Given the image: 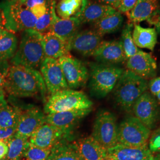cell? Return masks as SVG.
Instances as JSON below:
<instances>
[{
  "label": "cell",
  "instance_id": "9c48e42d",
  "mask_svg": "<svg viewBox=\"0 0 160 160\" xmlns=\"http://www.w3.org/2000/svg\"><path fill=\"white\" fill-rule=\"evenodd\" d=\"M132 110L135 117L149 129H154L160 120V106L154 96L148 92H143L138 98Z\"/></svg>",
  "mask_w": 160,
  "mask_h": 160
},
{
  "label": "cell",
  "instance_id": "f35d334b",
  "mask_svg": "<svg viewBox=\"0 0 160 160\" xmlns=\"http://www.w3.org/2000/svg\"><path fill=\"white\" fill-rule=\"evenodd\" d=\"M138 0H121L118 11L121 13L126 14L135 6Z\"/></svg>",
  "mask_w": 160,
  "mask_h": 160
},
{
  "label": "cell",
  "instance_id": "9a60e30c",
  "mask_svg": "<svg viewBox=\"0 0 160 160\" xmlns=\"http://www.w3.org/2000/svg\"><path fill=\"white\" fill-rule=\"evenodd\" d=\"M92 57L98 63L116 66L127 60L120 40H103Z\"/></svg>",
  "mask_w": 160,
  "mask_h": 160
},
{
  "label": "cell",
  "instance_id": "bcb514c9",
  "mask_svg": "<svg viewBox=\"0 0 160 160\" xmlns=\"http://www.w3.org/2000/svg\"><path fill=\"white\" fill-rule=\"evenodd\" d=\"M156 97L157 98V100H158V103H160V92H159L157 94Z\"/></svg>",
  "mask_w": 160,
  "mask_h": 160
},
{
  "label": "cell",
  "instance_id": "f546056e",
  "mask_svg": "<svg viewBox=\"0 0 160 160\" xmlns=\"http://www.w3.org/2000/svg\"><path fill=\"white\" fill-rule=\"evenodd\" d=\"M83 0H59L56 4V12L58 16L62 18L74 17L82 5Z\"/></svg>",
  "mask_w": 160,
  "mask_h": 160
},
{
  "label": "cell",
  "instance_id": "7a4b0ae2",
  "mask_svg": "<svg viewBox=\"0 0 160 160\" xmlns=\"http://www.w3.org/2000/svg\"><path fill=\"white\" fill-rule=\"evenodd\" d=\"M147 80L129 69L124 71L114 87L116 105L126 113L131 112L136 101L148 89Z\"/></svg>",
  "mask_w": 160,
  "mask_h": 160
},
{
  "label": "cell",
  "instance_id": "74e56055",
  "mask_svg": "<svg viewBox=\"0 0 160 160\" xmlns=\"http://www.w3.org/2000/svg\"><path fill=\"white\" fill-rule=\"evenodd\" d=\"M52 1V0H22L18 2H20L22 6L30 10L32 7L38 5L49 4L51 3Z\"/></svg>",
  "mask_w": 160,
  "mask_h": 160
},
{
  "label": "cell",
  "instance_id": "e0dca14e",
  "mask_svg": "<svg viewBox=\"0 0 160 160\" xmlns=\"http://www.w3.org/2000/svg\"><path fill=\"white\" fill-rule=\"evenodd\" d=\"M127 69L145 80L154 78L157 75L156 61L151 54L139 50L126 60Z\"/></svg>",
  "mask_w": 160,
  "mask_h": 160
},
{
  "label": "cell",
  "instance_id": "ba28073f",
  "mask_svg": "<svg viewBox=\"0 0 160 160\" xmlns=\"http://www.w3.org/2000/svg\"><path fill=\"white\" fill-rule=\"evenodd\" d=\"M118 132L115 115L108 110L99 111L94 122L92 137L108 150L118 144Z\"/></svg>",
  "mask_w": 160,
  "mask_h": 160
},
{
  "label": "cell",
  "instance_id": "ffe728a7",
  "mask_svg": "<svg viewBox=\"0 0 160 160\" xmlns=\"http://www.w3.org/2000/svg\"><path fill=\"white\" fill-rule=\"evenodd\" d=\"M116 11V9L110 6L92 2L89 0H83L80 12L75 16L80 20L81 24H93Z\"/></svg>",
  "mask_w": 160,
  "mask_h": 160
},
{
  "label": "cell",
  "instance_id": "8d00e7d4",
  "mask_svg": "<svg viewBox=\"0 0 160 160\" xmlns=\"http://www.w3.org/2000/svg\"><path fill=\"white\" fill-rule=\"evenodd\" d=\"M52 3V2H51ZM51 3L49 4H42V5H38L32 7L30 9L31 12L33 14L35 17L38 18L42 17L46 14L49 8L51 5Z\"/></svg>",
  "mask_w": 160,
  "mask_h": 160
},
{
  "label": "cell",
  "instance_id": "52a82bcc",
  "mask_svg": "<svg viewBox=\"0 0 160 160\" xmlns=\"http://www.w3.org/2000/svg\"><path fill=\"white\" fill-rule=\"evenodd\" d=\"M150 129L135 116H128L118 126V143L130 147L148 145Z\"/></svg>",
  "mask_w": 160,
  "mask_h": 160
},
{
  "label": "cell",
  "instance_id": "ac0fdd59",
  "mask_svg": "<svg viewBox=\"0 0 160 160\" xmlns=\"http://www.w3.org/2000/svg\"><path fill=\"white\" fill-rule=\"evenodd\" d=\"M91 111L92 109L78 110L47 114L45 122L71 135L75 127Z\"/></svg>",
  "mask_w": 160,
  "mask_h": 160
},
{
  "label": "cell",
  "instance_id": "f1b7e54d",
  "mask_svg": "<svg viewBox=\"0 0 160 160\" xmlns=\"http://www.w3.org/2000/svg\"><path fill=\"white\" fill-rule=\"evenodd\" d=\"M18 40L14 33L6 29L0 32V60L12 59L17 51Z\"/></svg>",
  "mask_w": 160,
  "mask_h": 160
},
{
  "label": "cell",
  "instance_id": "d6986e66",
  "mask_svg": "<svg viewBox=\"0 0 160 160\" xmlns=\"http://www.w3.org/2000/svg\"><path fill=\"white\" fill-rule=\"evenodd\" d=\"M154 155L148 145L130 147L117 144L107 150L106 160H153Z\"/></svg>",
  "mask_w": 160,
  "mask_h": 160
},
{
  "label": "cell",
  "instance_id": "b9f144b4",
  "mask_svg": "<svg viewBox=\"0 0 160 160\" xmlns=\"http://www.w3.org/2000/svg\"><path fill=\"white\" fill-rule=\"evenodd\" d=\"M8 151V145L7 139L0 140V160L5 158Z\"/></svg>",
  "mask_w": 160,
  "mask_h": 160
},
{
  "label": "cell",
  "instance_id": "f6af8a7d",
  "mask_svg": "<svg viewBox=\"0 0 160 160\" xmlns=\"http://www.w3.org/2000/svg\"><path fill=\"white\" fill-rule=\"evenodd\" d=\"M153 160H160V152L157 154V155L154 157Z\"/></svg>",
  "mask_w": 160,
  "mask_h": 160
},
{
  "label": "cell",
  "instance_id": "44dd1931",
  "mask_svg": "<svg viewBox=\"0 0 160 160\" xmlns=\"http://www.w3.org/2000/svg\"><path fill=\"white\" fill-rule=\"evenodd\" d=\"M82 160H106L107 149L91 136L74 141Z\"/></svg>",
  "mask_w": 160,
  "mask_h": 160
},
{
  "label": "cell",
  "instance_id": "ab89813d",
  "mask_svg": "<svg viewBox=\"0 0 160 160\" xmlns=\"http://www.w3.org/2000/svg\"><path fill=\"white\" fill-rule=\"evenodd\" d=\"M149 90L152 96H156L160 92V77H157L151 79L149 83Z\"/></svg>",
  "mask_w": 160,
  "mask_h": 160
},
{
  "label": "cell",
  "instance_id": "d6a6232c",
  "mask_svg": "<svg viewBox=\"0 0 160 160\" xmlns=\"http://www.w3.org/2000/svg\"><path fill=\"white\" fill-rule=\"evenodd\" d=\"M52 20V16L51 5L46 14L37 19V22L34 26V30L42 34L49 32L51 26Z\"/></svg>",
  "mask_w": 160,
  "mask_h": 160
},
{
  "label": "cell",
  "instance_id": "cb8c5ba5",
  "mask_svg": "<svg viewBox=\"0 0 160 160\" xmlns=\"http://www.w3.org/2000/svg\"><path fill=\"white\" fill-rule=\"evenodd\" d=\"M46 160H82L71 138L61 140L55 145Z\"/></svg>",
  "mask_w": 160,
  "mask_h": 160
},
{
  "label": "cell",
  "instance_id": "e575fe53",
  "mask_svg": "<svg viewBox=\"0 0 160 160\" xmlns=\"http://www.w3.org/2000/svg\"><path fill=\"white\" fill-rule=\"evenodd\" d=\"M149 149L153 153L160 152V128L153 132L149 140Z\"/></svg>",
  "mask_w": 160,
  "mask_h": 160
},
{
  "label": "cell",
  "instance_id": "1f68e13d",
  "mask_svg": "<svg viewBox=\"0 0 160 160\" xmlns=\"http://www.w3.org/2000/svg\"><path fill=\"white\" fill-rule=\"evenodd\" d=\"M51 149L39 148L30 143L23 159L26 160H46Z\"/></svg>",
  "mask_w": 160,
  "mask_h": 160
},
{
  "label": "cell",
  "instance_id": "836d02e7",
  "mask_svg": "<svg viewBox=\"0 0 160 160\" xmlns=\"http://www.w3.org/2000/svg\"><path fill=\"white\" fill-rule=\"evenodd\" d=\"M10 65L7 61L0 60V97L4 96L5 85Z\"/></svg>",
  "mask_w": 160,
  "mask_h": 160
},
{
  "label": "cell",
  "instance_id": "83f0119b",
  "mask_svg": "<svg viewBox=\"0 0 160 160\" xmlns=\"http://www.w3.org/2000/svg\"><path fill=\"white\" fill-rule=\"evenodd\" d=\"M8 151L2 160H22L29 147V138L14 135L7 139Z\"/></svg>",
  "mask_w": 160,
  "mask_h": 160
},
{
  "label": "cell",
  "instance_id": "d590c367",
  "mask_svg": "<svg viewBox=\"0 0 160 160\" xmlns=\"http://www.w3.org/2000/svg\"><path fill=\"white\" fill-rule=\"evenodd\" d=\"M147 22L149 24L154 26L157 33L160 34V6L150 15Z\"/></svg>",
  "mask_w": 160,
  "mask_h": 160
},
{
  "label": "cell",
  "instance_id": "4dcf8cb0",
  "mask_svg": "<svg viewBox=\"0 0 160 160\" xmlns=\"http://www.w3.org/2000/svg\"><path fill=\"white\" fill-rule=\"evenodd\" d=\"M133 24L131 23L126 24L122 30L121 40L122 47L125 52L126 59L135 55L139 49L134 43L132 38V30Z\"/></svg>",
  "mask_w": 160,
  "mask_h": 160
},
{
  "label": "cell",
  "instance_id": "4fadbf2b",
  "mask_svg": "<svg viewBox=\"0 0 160 160\" xmlns=\"http://www.w3.org/2000/svg\"><path fill=\"white\" fill-rule=\"evenodd\" d=\"M46 115L36 108L22 111L16 128L15 135L29 138L45 122Z\"/></svg>",
  "mask_w": 160,
  "mask_h": 160
},
{
  "label": "cell",
  "instance_id": "3957f363",
  "mask_svg": "<svg viewBox=\"0 0 160 160\" xmlns=\"http://www.w3.org/2000/svg\"><path fill=\"white\" fill-rule=\"evenodd\" d=\"M46 58L42 43V34L34 29L22 32V39L11 62L31 68L40 67Z\"/></svg>",
  "mask_w": 160,
  "mask_h": 160
},
{
  "label": "cell",
  "instance_id": "8fae6325",
  "mask_svg": "<svg viewBox=\"0 0 160 160\" xmlns=\"http://www.w3.org/2000/svg\"><path fill=\"white\" fill-rule=\"evenodd\" d=\"M69 88H77L84 86L88 79V69L79 59L69 54L59 58Z\"/></svg>",
  "mask_w": 160,
  "mask_h": 160
},
{
  "label": "cell",
  "instance_id": "603a6c76",
  "mask_svg": "<svg viewBox=\"0 0 160 160\" xmlns=\"http://www.w3.org/2000/svg\"><path fill=\"white\" fill-rule=\"evenodd\" d=\"M159 6L158 0H138L133 7L126 14L129 23L135 24L147 20Z\"/></svg>",
  "mask_w": 160,
  "mask_h": 160
},
{
  "label": "cell",
  "instance_id": "7dc6e473",
  "mask_svg": "<svg viewBox=\"0 0 160 160\" xmlns=\"http://www.w3.org/2000/svg\"><path fill=\"white\" fill-rule=\"evenodd\" d=\"M14 1H18V2H20V1H21L22 0H14Z\"/></svg>",
  "mask_w": 160,
  "mask_h": 160
},
{
  "label": "cell",
  "instance_id": "484cf974",
  "mask_svg": "<svg viewBox=\"0 0 160 160\" xmlns=\"http://www.w3.org/2000/svg\"><path fill=\"white\" fill-rule=\"evenodd\" d=\"M124 20L122 13L118 10L108 15L92 24L93 30L104 36L105 34L114 33L119 30Z\"/></svg>",
  "mask_w": 160,
  "mask_h": 160
},
{
  "label": "cell",
  "instance_id": "4316f807",
  "mask_svg": "<svg viewBox=\"0 0 160 160\" xmlns=\"http://www.w3.org/2000/svg\"><path fill=\"white\" fill-rule=\"evenodd\" d=\"M21 110L12 107L6 101L4 96L0 97V127L7 129L17 126Z\"/></svg>",
  "mask_w": 160,
  "mask_h": 160
},
{
  "label": "cell",
  "instance_id": "8992f818",
  "mask_svg": "<svg viewBox=\"0 0 160 160\" xmlns=\"http://www.w3.org/2000/svg\"><path fill=\"white\" fill-rule=\"evenodd\" d=\"M93 103L84 92L71 89L57 92L47 101L44 112L47 114L58 112L92 109Z\"/></svg>",
  "mask_w": 160,
  "mask_h": 160
},
{
  "label": "cell",
  "instance_id": "ee69618b",
  "mask_svg": "<svg viewBox=\"0 0 160 160\" xmlns=\"http://www.w3.org/2000/svg\"><path fill=\"white\" fill-rule=\"evenodd\" d=\"M5 29L4 28V18L2 16V13L0 10V32L2 30Z\"/></svg>",
  "mask_w": 160,
  "mask_h": 160
},
{
  "label": "cell",
  "instance_id": "7402d4cb",
  "mask_svg": "<svg viewBox=\"0 0 160 160\" xmlns=\"http://www.w3.org/2000/svg\"><path fill=\"white\" fill-rule=\"evenodd\" d=\"M42 43L46 58L58 59L69 54L68 43L52 32L42 34Z\"/></svg>",
  "mask_w": 160,
  "mask_h": 160
},
{
  "label": "cell",
  "instance_id": "30bf717a",
  "mask_svg": "<svg viewBox=\"0 0 160 160\" xmlns=\"http://www.w3.org/2000/svg\"><path fill=\"white\" fill-rule=\"evenodd\" d=\"M40 68L47 90L51 96L57 92L69 89L62 69L58 59L46 58Z\"/></svg>",
  "mask_w": 160,
  "mask_h": 160
},
{
  "label": "cell",
  "instance_id": "5b68a950",
  "mask_svg": "<svg viewBox=\"0 0 160 160\" xmlns=\"http://www.w3.org/2000/svg\"><path fill=\"white\" fill-rule=\"evenodd\" d=\"M4 28L12 33L34 29L37 18L31 11L14 0H4L0 2Z\"/></svg>",
  "mask_w": 160,
  "mask_h": 160
},
{
  "label": "cell",
  "instance_id": "681fc988",
  "mask_svg": "<svg viewBox=\"0 0 160 160\" xmlns=\"http://www.w3.org/2000/svg\"></svg>",
  "mask_w": 160,
  "mask_h": 160
},
{
  "label": "cell",
  "instance_id": "2e32d148",
  "mask_svg": "<svg viewBox=\"0 0 160 160\" xmlns=\"http://www.w3.org/2000/svg\"><path fill=\"white\" fill-rule=\"evenodd\" d=\"M56 0H52V20L49 32L57 34L69 43L72 38L78 32L82 24L80 20L75 16L68 18H62L58 17L56 12Z\"/></svg>",
  "mask_w": 160,
  "mask_h": 160
},
{
  "label": "cell",
  "instance_id": "d4e9b609",
  "mask_svg": "<svg viewBox=\"0 0 160 160\" xmlns=\"http://www.w3.org/2000/svg\"><path fill=\"white\" fill-rule=\"evenodd\" d=\"M157 32L154 28H144L133 24L132 38L135 45L153 51L157 42Z\"/></svg>",
  "mask_w": 160,
  "mask_h": 160
},
{
  "label": "cell",
  "instance_id": "277c9868",
  "mask_svg": "<svg viewBox=\"0 0 160 160\" xmlns=\"http://www.w3.org/2000/svg\"><path fill=\"white\" fill-rule=\"evenodd\" d=\"M89 88L92 96L103 98L114 89L125 69L116 65L92 63Z\"/></svg>",
  "mask_w": 160,
  "mask_h": 160
},
{
  "label": "cell",
  "instance_id": "5bb4252c",
  "mask_svg": "<svg viewBox=\"0 0 160 160\" xmlns=\"http://www.w3.org/2000/svg\"><path fill=\"white\" fill-rule=\"evenodd\" d=\"M70 135L57 127L45 122L29 138V142L41 148L51 149L61 140L70 138Z\"/></svg>",
  "mask_w": 160,
  "mask_h": 160
},
{
  "label": "cell",
  "instance_id": "7bdbcfd3",
  "mask_svg": "<svg viewBox=\"0 0 160 160\" xmlns=\"http://www.w3.org/2000/svg\"><path fill=\"white\" fill-rule=\"evenodd\" d=\"M98 2L104 5L110 6L116 10L120 6L121 0H96Z\"/></svg>",
  "mask_w": 160,
  "mask_h": 160
},
{
  "label": "cell",
  "instance_id": "7c38bea8",
  "mask_svg": "<svg viewBox=\"0 0 160 160\" xmlns=\"http://www.w3.org/2000/svg\"><path fill=\"white\" fill-rule=\"evenodd\" d=\"M103 37L93 29L78 32L69 42V49L84 57L92 56L102 43Z\"/></svg>",
  "mask_w": 160,
  "mask_h": 160
},
{
  "label": "cell",
  "instance_id": "6da1fadb",
  "mask_svg": "<svg viewBox=\"0 0 160 160\" xmlns=\"http://www.w3.org/2000/svg\"><path fill=\"white\" fill-rule=\"evenodd\" d=\"M5 90L15 97H31L40 94L45 97L46 85L37 69L22 65L10 66L7 76Z\"/></svg>",
  "mask_w": 160,
  "mask_h": 160
},
{
  "label": "cell",
  "instance_id": "60d3db41",
  "mask_svg": "<svg viewBox=\"0 0 160 160\" xmlns=\"http://www.w3.org/2000/svg\"><path fill=\"white\" fill-rule=\"evenodd\" d=\"M16 127L4 129L0 127V140L7 139L12 136H13L16 133Z\"/></svg>",
  "mask_w": 160,
  "mask_h": 160
},
{
  "label": "cell",
  "instance_id": "c3c4849f",
  "mask_svg": "<svg viewBox=\"0 0 160 160\" xmlns=\"http://www.w3.org/2000/svg\"><path fill=\"white\" fill-rule=\"evenodd\" d=\"M22 160H24V159H22Z\"/></svg>",
  "mask_w": 160,
  "mask_h": 160
}]
</instances>
